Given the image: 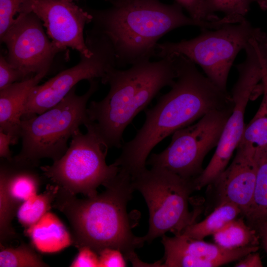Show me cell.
I'll use <instances>...</instances> for the list:
<instances>
[{"label": "cell", "mask_w": 267, "mask_h": 267, "mask_svg": "<svg viewBox=\"0 0 267 267\" xmlns=\"http://www.w3.org/2000/svg\"><path fill=\"white\" fill-rule=\"evenodd\" d=\"M20 72L12 66L2 55L0 57V90L23 80Z\"/></svg>", "instance_id": "f1b7e54d"}, {"label": "cell", "mask_w": 267, "mask_h": 267, "mask_svg": "<svg viewBox=\"0 0 267 267\" xmlns=\"http://www.w3.org/2000/svg\"><path fill=\"white\" fill-rule=\"evenodd\" d=\"M256 177L251 206L244 216L250 225L267 220V145L256 150Z\"/></svg>", "instance_id": "ffe728a7"}, {"label": "cell", "mask_w": 267, "mask_h": 267, "mask_svg": "<svg viewBox=\"0 0 267 267\" xmlns=\"http://www.w3.org/2000/svg\"><path fill=\"white\" fill-rule=\"evenodd\" d=\"M261 86L262 102L254 117L245 126L237 147L256 151L267 145V66L264 69Z\"/></svg>", "instance_id": "7402d4cb"}, {"label": "cell", "mask_w": 267, "mask_h": 267, "mask_svg": "<svg viewBox=\"0 0 267 267\" xmlns=\"http://www.w3.org/2000/svg\"><path fill=\"white\" fill-rule=\"evenodd\" d=\"M20 206L9 195L6 176L2 171L0 170V245L12 239L16 235L11 223Z\"/></svg>", "instance_id": "cb8c5ba5"}, {"label": "cell", "mask_w": 267, "mask_h": 267, "mask_svg": "<svg viewBox=\"0 0 267 267\" xmlns=\"http://www.w3.org/2000/svg\"><path fill=\"white\" fill-rule=\"evenodd\" d=\"M0 267H46L41 257L30 245L22 243L16 247L0 246Z\"/></svg>", "instance_id": "d4e9b609"}, {"label": "cell", "mask_w": 267, "mask_h": 267, "mask_svg": "<svg viewBox=\"0 0 267 267\" xmlns=\"http://www.w3.org/2000/svg\"><path fill=\"white\" fill-rule=\"evenodd\" d=\"M101 193L81 199L59 187L52 206L68 220L73 244L78 249L88 246L97 254L106 248L120 250L130 262L135 250L145 242L134 235L127 212L128 203L134 191L131 176L119 171L104 185Z\"/></svg>", "instance_id": "7a4b0ae2"}, {"label": "cell", "mask_w": 267, "mask_h": 267, "mask_svg": "<svg viewBox=\"0 0 267 267\" xmlns=\"http://www.w3.org/2000/svg\"><path fill=\"white\" fill-rule=\"evenodd\" d=\"M76 257L70 265L71 267H99L98 254L88 246L79 249Z\"/></svg>", "instance_id": "4dcf8cb0"}, {"label": "cell", "mask_w": 267, "mask_h": 267, "mask_svg": "<svg viewBox=\"0 0 267 267\" xmlns=\"http://www.w3.org/2000/svg\"><path fill=\"white\" fill-rule=\"evenodd\" d=\"M252 226L257 231L260 240L267 254V220L259 221Z\"/></svg>", "instance_id": "836d02e7"}, {"label": "cell", "mask_w": 267, "mask_h": 267, "mask_svg": "<svg viewBox=\"0 0 267 267\" xmlns=\"http://www.w3.org/2000/svg\"><path fill=\"white\" fill-rule=\"evenodd\" d=\"M58 189L59 186L54 184H49L44 192L34 195L20 205L16 215L19 222L25 229L35 224L49 211Z\"/></svg>", "instance_id": "603a6c76"}, {"label": "cell", "mask_w": 267, "mask_h": 267, "mask_svg": "<svg viewBox=\"0 0 267 267\" xmlns=\"http://www.w3.org/2000/svg\"><path fill=\"white\" fill-rule=\"evenodd\" d=\"M29 10L40 19L51 42L61 51L70 47L80 55H91L84 30L92 21V16L73 0H31Z\"/></svg>", "instance_id": "4fadbf2b"}, {"label": "cell", "mask_w": 267, "mask_h": 267, "mask_svg": "<svg viewBox=\"0 0 267 267\" xmlns=\"http://www.w3.org/2000/svg\"><path fill=\"white\" fill-rule=\"evenodd\" d=\"M176 56L178 75L170 91L152 108L134 137L123 144L113 163L120 171L134 177L146 168L152 150L177 130L195 122L206 114L231 107V94L215 85L181 54Z\"/></svg>", "instance_id": "6da1fadb"}, {"label": "cell", "mask_w": 267, "mask_h": 267, "mask_svg": "<svg viewBox=\"0 0 267 267\" xmlns=\"http://www.w3.org/2000/svg\"><path fill=\"white\" fill-rule=\"evenodd\" d=\"M31 0H0V38L14 22L16 13L30 12Z\"/></svg>", "instance_id": "4316f807"}, {"label": "cell", "mask_w": 267, "mask_h": 267, "mask_svg": "<svg viewBox=\"0 0 267 267\" xmlns=\"http://www.w3.org/2000/svg\"><path fill=\"white\" fill-rule=\"evenodd\" d=\"M245 61L237 66L238 77L232 89V111L228 117L210 162L194 182L196 190L209 185L226 168L237 149L245 128L244 115L248 101L262 81L267 64V55L256 44L245 49Z\"/></svg>", "instance_id": "9c48e42d"}, {"label": "cell", "mask_w": 267, "mask_h": 267, "mask_svg": "<svg viewBox=\"0 0 267 267\" xmlns=\"http://www.w3.org/2000/svg\"><path fill=\"white\" fill-rule=\"evenodd\" d=\"M86 42L91 55H81L77 64L35 86L26 100L22 117L44 112L60 102L79 82L101 80L110 68L116 67L114 51L106 37L91 29L87 34Z\"/></svg>", "instance_id": "8fae6325"}, {"label": "cell", "mask_w": 267, "mask_h": 267, "mask_svg": "<svg viewBox=\"0 0 267 267\" xmlns=\"http://www.w3.org/2000/svg\"><path fill=\"white\" fill-rule=\"evenodd\" d=\"M177 75L175 55L107 71L101 80L109 85V92L102 100L91 101L87 112L89 123L109 149L122 147L128 126L163 88L172 86Z\"/></svg>", "instance_id": "3957f363"}, {"label": "cell", "mask_w": 267, "mask_h": 267, "mask_svg": "<svg viewBox=\"0 0 267 267\" xmlns=\"http://www.w3.org/2000/svg\"><path fill=\"white\" fill-rule=\"evenodd\" d=\"M202 30L198 36L189 40L158 43L155 56L182 55L199 65L215 85L226 90L228 76L236 55L252 39L263 32L246 19L213 31Z\"/></svg>", "instance_id": "ba28073f"}, {"label": "cell", "mask_w": 267, "mask_h": 267, "mask_svg": "<svg viewBox=\"0 0 267 267\" xmlns=\"http://www.w3.org/2000/svg\"><path fill=\"white\" fill-rule=\"evenodd\" d=\"M176 2L188 12L195 20L210 25L216 29L223 24L222 19L215 20L210 18L205 10L204 0H175Z\"/></svg>", "instance_id": "83f0119b"}, {"label": "cell", "mask_w": 267, "mask_h": 267, "mask_svg": "<svg viewBox=\"0 0 267 267\" xmlns=\"http://www.w3.org/2000/svg\"><path fill=\"white\" fill-rule=\"evenodd\" d=\"M26 233L33 246L43 253H56L73 244L72 235L60 220L49 211L26 228Z\"/></svg>", "instance_id": "e0dca14e"}, {"label": "cell", "mask_w": 267, "mask_h": 267, "mask_svg": "<svg viewBox=\"0 0 267 267\" xmlns=\"http://www.w3.org/2000/svg\"><path fill=\"white\" fill-rule=\"evenodd\" d=\"M257 2L262 9H267V0H258Z\"/></svg>", "instance_id": "e575fe53"}, {"label": "cell", "mask_w": 267, "mask_h": 267, "mask_svg": "<svg viewBox=\"0 0 267 267\" xmlns=\"http://www.w3.org/2000/svg\"><path fill=\"white\" fill-rule=\"evenodd\" d=\"M86 134L78 129L71 137L68 149L51 165L40 167L43 174L66 191L87 197L98 193L97 188L104 186L116 176L119 168L108 165L106 157L109 148L89 123L85 125Z\"/></svg>", "instance_id": "52a82bcc"}, {"label": "cell", "mask_w": 267, "mask_h": 267, "mask_svg": "<svg viewBox=\"0 0 267 267\" xmlns=\"http://www.w3.org/2000/svg\"><path fill=\"white\" fill-rule=\"evenodd\" d=\"M234 266L236 267H262L263 264L259 253L252 252L240 259Z\"/></svg>", "instance_id": "d6a6232c"}, {"label": "cell", "mask_w": 267, "mask_h": 267, "mask_svg": "<svg viewBox=\"0 0 267 267\" xmlns=\"http://www.w3.org/2000/svg\"><path fill=\"white\" fill-rule=\"evenodd\" d=\"M177 2L165 4L158 0H117L109 9L90 13L93 30L106 37L115 53L116 66L124 67L150 60L159 40L177 28L208 24L185 15Z\"/></svg>", "instance_id": "277c9868"}, {"label": "cell", "mask_w": 267, "mask_h": 267, "mask_svg": "<svg viewBox=\"0 0 267 267\" xmlns=\"http://www.w3.org/2000/svg\"><path fill=\"white\" fill-rule=\"evenodd\" d=\"M43 25L34 12L21 13L0 37L7 48V60L24 80L33 74L48 72L54 56L61 51L49 41Z\"/></svg>", "instance_id": "7c38bea8"}, {"label": "cell", "mask_w": 267, "mask_h": 267, "mask_svg": "<svg viewBox=\"0 0 267 267\" xmlns=\"http://www.w3.org/2000/svg\"><path fill=\"white\" fill-rule=\"evenodd\" d=\"M164 256L153 267H217L237 261L246 255L258 251L259 246L229 249L203 239L190 237L184 234L162 237Z\"/></svg>", "instance_id": "5bb4252c"}, {"label": "cell", "mask_w": 267, "mask_h": 267, "mask_svg": "<svg viewBox=\"0 0 267 267\" xmlns=\"http://www.w3.org/2000/svg\"><path fill=\"white\" fill-rule=\"evenodd\" d=\"M258 0H204L205 10L211 19L217 20L219 18L214 15L216 12H222L224 17L232 23L241 22L250 9L251 4Z\"/></svg>", "instance_id": "484cf974"}, {"label": "cell", "mask_w": 267, "mask_h": 267, "mask_svg": "<svg viewBox=\"0 0 267 267\" xmlns=\"http://www.w3.org/2000/svg\"><path fill=\"white\" fill-rule=\"evenodd\" d=\"M89 87L83 95L76 93V87L58 104L44 112L22 117L21 148L13 157L15 161L37 167L42 159L55 161L66 152L68 141L80 126L88 123L87 103L97 90L96 79L89 81Z\"/></svg>", "instance_id": "5b68a950"}, {"label": "cell", "mask_w": 267, "mask_h": 267, "mask_svg": "<svg viewBox=\"0 0 267 267\" xmlns=\"http://www.w3.org/2000/svg\"><path fill=\"white\" fill-rule=\"evenodd\" d=\"M44 71L0 90V130L9 134L13 144L20 138L24 106L32 89L46 75Z\"/></svg>", "instance_id": "2e32d148"}, {"label": "cell", "mask_w": 267, "mask_h": 267, "mask_svg": "<svg viewBox=\"0 0 267 267\" xmlns=\"http://www.w3.org/2000/svg\"><path fill=\"white\" fill-rule=\"evenodd\" d=\"M10 144H13L11 136L0 130V157L8 161H12L13 157L10 150Z\"/></svg>", "instance_id": "1f68e13d"}, {"label": "cell", "mask_w": 267, "mask_h": 267, "mask_svg": "<svg viewBox=\"0 0 267 267\" xmlns=\"http://www.w3.org/2000/svg\"><path fill=\"white\" fill-rule=\"evenodd\" d=\"M240 215H243L242 211L234 204L225 201L219 202L205 219L189 225L182 233L191 238L203 239L213 235Z\"/></svg>", "instance_id": "d6986e66"}, {"label": "cell", "mask_w": 267, "mask_h": 267, "mask_svg": "<svg viewBox=\"0 0 267 267\" xmlns=\"http://www.w3.org/2000/svg\"><path fill=\"white\" fill-rule=\"evenodd\" d=\"M99 267H125L127 266L125 257L119 250L106 248L98 253Z\"/></svg>", "instance_id": "f546056e"}, {"label": "cell", "mask_w": 267, "mask_h": 267, "mask_svg": "<svg viewBox=\"0 0 267 267\" xmlns=\"http://www.w3.org/2000/svg\"><path fill=\"white\" fill-rule=\"evenodd\" d=\"M212 236L216 244L229 249L259 246L260 241L256 229L238 217Z\"/></svg>", "instance_id": "44dd1931"}, {"label": "cell", "mask_w": 267, "mask_h": 267, "mask_svg": "<svg viewBox=\"0 0 267 267\" xmlns=\"http://www.w3.org/2000/svg\"><path fill=\"white\" fill-rule=\"evenodd\" d=\"M134 190L143 196L147 204L149 228L143 237L152 242L168 231L181 234L194 223L197 212L189 211V197L195 190L194 179L183 178L162 167L145 168L133 178Z\"/></svg>", "instance_id": "8992f818"}, {"label": "cell", "mask_w": 267, "mask_h": 267, "mask_svg": "<svg viewBox=\"0 0 267 267\" xmlns=\"http://www.w3.org/2000/svg\"><path fill=\"white\" fill-rule=\"evenodd\" d=\"M233 106L210 112L196 122L174 132L170 144L161 152L152 154L146 165L165 168L186 179H194L204 169L208 153L219 142Z\"/></svg>", "instance_id": "30bf717a"}, {"label": "cell", "mask_w": 267, "mask_h": 267, "mask_svg": "<svg viewBox=\"0 0 267 267\" xmlns=\"http://www.w3.org/2000/svg\"><path fill=\"white\" fill-rule=\"evenodd\" d=\"M36 167L15 161L2 159L0 170L5 174L8 193L11 198L20 205L38 193L41 177L35 170Z\"/></svg>", "instance_id": "ac0fdd59"}, {"label": "cell", "mask_w": 267, "mask_h": 267, "mask_svg": "<svg viewBox=\"0 0 267 267\" xmlns=\"http://www.w3.org/2000/svg\"><path fill=\"white\" fill-rule=\"evenodd\" d=\"M263 34H264V33H263ZM263 34H262V35H263Z\"/></svg>", "instance_id": "d590c367"}, {"label": "cell", "mask_w": 267, "mask_h": 267, "mask_svg": "<svg viewBox=\"0 0 267 267\" xmlns=\"http://www.w3.org/2000/svg\"><path fill=\"white\" fill-rule=\"evenodd\" d=\"M236 149L232 162L210 185H213L216 189L219 202L234 204L245 216L251 206L254 195L256 177V151L239 147Z\"/></svg>", "instance_id": "9a60e30c"}]
</instances>
